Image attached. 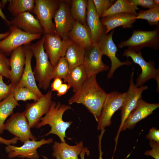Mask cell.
<instances>
[{"label": "cell", "instance_id": "1", "mask_svg": "<svg viewBox=\"0 0 159 159\" xmlns=\"http://www.w3.org/2000/svg\"><path fill=\"white\" fill-rule=\"evenodd\" d=\"M96 76L88 78L81 88L69 99L70 105L82 104L94 117L97 122L107 93L98 84Z\"/></svg>", "mask_w": 159, "mask_h": 159}, {"label": "cell", "instance_id": "2", "mask_svg": "<svg viewBox=\"0 0 159 159\" xmlns=\"http://www.w3.org/2000/svg\"><path fill=\"white\" fill-rule=\"evenodd\" d=\"M71 109L69 105L62 104L59 102L56 103L53 101L48 112L42 118L36 127L39 129L46 125H49L51 127V130L45 136L50 134H55L59 138L61 142H65L66 131L72 122L64 121L62 117L66 111Z\"/></svg>", "mask_w": 159, "mask_h": 159}, {"label": "cell", "instance_id": "3", "mask_svg": "<svg viewBox=\"0 0 159 159\" xmlns=\"http://www.w3.org/2000/svg\"><path fill=\"white\" fill-rule=\"evenodd\" d=\"M44 34L39 41L30 47L35 59L36 64L33 71L35 80L39 88L46 90L50 85V77L53 67L44 49Z\"/></svg>", "mask_w": 159, "mask_h": 159}, {"label": "cell", "instance_id": "4", "mask_svg": "<svg viewBox=\"0 0 159 159\" xmlns=\"http://www.w3.org/2000/svg\"><path fill=\"white\" fill-rule=\"evenodd\" d=\"M59 2L56 0H35L32 13L35 15L36 18L42 27L44 34H56L52 19Z\"/></svg>", "mask_w": 159, "mask_h": 159}, {"label": "cell", "instance_id": "5", "mask_svg": "<svg viewBox=\"0 0 159 159\" xmlns=\"http://www.w3.org/2000/svg\"><path fill=\"white\" fill-rule=\"evenodd\" d=\"M159 27L153 31L134 30L131 36L127 40L122 41L118 45L121 48L127 46L138 52L145 47L158 49L159 44Z\"/></svg>", "mask_w": 159, "mask_h": 159}, {"label": "cell", "instance_id": "6", "mask_svg": "<svg viewBox=\"0 0 159 159\" xmlns=\"http://www.w3.org/2000/svg\"><path fill=\"white\" fill-rule=\"evenodd\" d=\"M123 56L128 58L130 57L133 62L140 67L141 73L138 76L136 80L135 85L138 87L143 86L145 82L152 78L154 79L157 84V90L159 91V69L155 67L153 61L146 62L143 58L140 51L136 52L129 47L125 50Z\"/></svg>", "mask_w": 159, "mask_h": 159}, {"label": "cell", "instance_id": "7", "mask_svg": "<svg viewBox=\"0 0 159 159\" xmlns=\"http://www.w3.org/2000/svg\"><path fill=\"white\" fill-rule=\"evenodd\" d=\"M9 34L0 41V50L7 55H11L16 49L30 44L34 40L41 39L42 34H32L26 32L13 25L9 27Z\"/></svg>", "mask_w": 159, "mask_h": 159}, {"label": "cell", "instance_id": "8", "mask_svg": "<svg viewBox=\"0 0 159 159\" xmlns=\"http://www.w3.org/2000/svg\"><path fill=\"white\" fill-rule=\"evenodd\" d=\"M44 35V49L53 67L60 58L64 57L67 49L72 41L67 36L62 38L56 34Z\"/></svg>", "mask_w": 159, "mask_h": 159}, {"label": "cell", "instance_id": "9", "mask_svg": "<svg viewBox=\"0 0 159 159\" xmlns=\"http://www.w3.org/2000/svg\"><path fill=\"white\" fill-rule=\"evenodd\" d=\"M126 92L116 91L107 94L100 116L98 119L97 129L101 130L111 124V118L116 111L122 106Z\"/></svg>", "mask_w": 159, "mask_h": 159}, {"label": "cell", "instance_id": "10", "mask_svg": "<svg viewBox=\"0 0 159 159\" xmlns=\"http://www.w3.org/2000/svg\"><path fill=\"white\" fill-rule=\"evenodd\" d=\"M134 72H132L130 80V85L126 92L122 104L120 108L121 112V122L116 137L115 138V147H116L121 129L129 114L134 108L138 101L141 97L143 92L148 88L146 85L138 87L134 84L133 80Z\"/></svg>", "mask_w": 159, "mask_h": 159}, {"label": "cell", "instance_id": "11", "mask_svg": "<svg viewBox=\"0 0 159 159\" xmlns=\"http://www.w3.org/2000/svg\"><path fill=\"white\" fill-rule=\"evenodd\" d=\"M52 91H49L38 100L28 103L23 112L30 128L36 127L43 116L48 112L53 102Z\"/></svg>", "mask_w": 159, "mask_h": 159}, {"label": "cell", "instance_id": "12", "mask_svg": "<svg viewBox=\"0 0 159 159\" xmlns=\"http://www.w3.org/2000/svg\"><path fill=\"white\" fill-rule=\"evenodd\" d=\"M30 129L23 112L13 114L4 125V130L18 138L23 143L29 140H37Z\"/></svg>", "mask_w": 159, "mask_h": 159}, {"label": "cell", "instance_id": "13", "mask_svg": "<svg viewBox=\"0 0 159 159\" xmlns=\"http://www.w3.org/2000/svg\"><path fill=\"white\" fill-rule=\"evenodd\" d=\"M53 142L52 138L47 140L43 138L39 141L35 140H29L19 147L10 145H6L5 149L8 153L9 158L11 159L18 157L21 158L38 159L39 157L37 149L44 145L49 144Z\"/></svg>", "mask_w": 159, "mask_h": 159}, {"label": "cell", "instance_id": "14", "mask_svg": "<svg viewBox=\"0 0 159 159\" xmlns=\"http://www.w3.org/2000/svg\"><path fill=\"white\" fill-rule=\"evenodd\" d=\"M114 30L108 34H103L100 38L97 44L98 47L103 55L107 56L111 61V67L107 74L108 78H111L115 70L124 65H130L132 62L128 59L121 62L116 56L117 48L112 39Z\"/></svg>", "mask_w": 159, "mask_h": 159}, {"label": "cell", "instance_id": "15", "mask_svg": "<svg viewBox=\"0 0 159 159\" xmlns=\"http://www.w3.org/2000/svg\"><path fill=\"white\" fill-rule=\"evenodd\" d=\"M69 1H60L53 19L56 33L62 38L67 36L75 21L70 10Z\"/></svg>", "mask_w": 159, "mask_h": 159}, {"label": "cell", "instance_id": "16", "mask_svg": "<svg viewBox=\"0 0 159 159\" xmlns=\"http://www.w3.org/2000/svg\"><path fill=\"white\" fill-rule=\"evenodd\" d=\"M103 55L97 44H93L91 47L85 50L82 65L87 78L109 69L110 67L102 62Z\"/></svg>", "mask_w": 159, "mask_h": 159}, {"label": "cell", "instance_id": "17", "mask_svg": "<svg viewBox=\"0 0 159 159\" xmlns=\"http://www.w3.org/2000/svg\"><path fill=\"white\" fill-rule=\"evenodd\" d=\"M159 107V103H148L143 100L141 97L134 108L128 116L121 132L127 129H132L137 123L152 114L153 111Z\"/></svg>", "mask_w": 159, "mask_h": 159}, {"label": "cell", "instance_id": "18", "mask_svg": "<svg viewBox=\"0 0 159 159\" xmlns=\"http://www.w3.org/2000/svg\"><path fill=\"white\" fill-rule=\"evenodd\" d=\"M30 44L24 45L26 54V62L22 77L15 87H24L32 90L39 98L43 94L37 85L31 66V61L33 55Z\"/></svg>", "mask_w": 159, "mask_h": 159}, {"label": "cell", "instance_id": "19", "mask_svg": "<svg viewBox=\"0 0 159 159\" xmlns=\"http://www.w3.org/2000/svg\"><path fill=\"white\" fill-rule=\"evenodd\" d=\"M13 25L24 31L32 34L44 33L42 27L38 20L29 11L20 14L10 21Z\"/></svg>", "mask_w": 159, "mask_h": 159}, {"label": "cell", "instance_id": "20", "mask_svg": "<svg viewBox=\"0 0 159 159\" xmlns=\"http://www.w3.org/2000/svg\"><path fill=\"white\" fill-rule=\"evenodd\" d=\"M11 83L16 85L23 74L26 62V54L24 45L14 50L9 59Z\"/></svg>", "mask_w": 159, "mask_h": 159}, {"label": "cell", "instance_id": "21", "mask_svg": "<svg viewBox=\"0 0 159 159\" xmlns=\"http://www.w3.org/2000/svg\"><path fill=\"white\" fill-rule=\"evenodd\" d=\"M86 24L90 30L93 44H97L106 29L101 23L93 0H88Z\"/></svg>", "mask_w": 159, "mask_h": 159}, {"label": "cell", "instance_id": "22", "mask_svg": "<svg viewBox=\"0 0 159 159\" xmlns=\"http://www.w3.org/2000/svg\"><path fill=\"white\" fill-rule=\"evenodd\" d=\"M67 36L71 40L85 50L93 44L91 33L87 24H82L75 21Z\"/></svg>", "mask_w": 159, "mask_h": 159}, {"label": "cell", "instance_id": "23", "mask_svg": "<svg viewBox=\"0 0 159 159\" xmlns=\"http://www.w3.org/2000/svg\"><path fill=\"white\" fill-rule=\"evenodd\" d=\"M136 15L127 13H120L110 15L102 18L100 21L106 28L105 34L115 28L122 26L124 28H130L136 21Z\"/></svg>", "mask_w": 159, "mask_h": 159}, {"label": "cell", "instance_id": "24", "mask_svg": "<svg viewBox=\"0 0 159 159\" xmlns=\"http://www.w3.org/2000/svg\"><path fill=\"white\" fill-rule=\"evenodd\" d=\"M83 144L81 141L74 145H69L65 142L55 141L52 146V156L56 159H79Z\"/></svg>", "mask_w": 159, "mask_h": 159}, {"label": "cell", "instance_id": "25", "mask_svg": "<svg viewBox=\"0 0 159 159\" xmlns=\"http://www.w3.org/2000/svg\"><path fill=\"white\" fill-rule=\"evenodd\" d=\"M87 79L82 64L69 69L64 82L69 84L75 92L79 90Z\"/></svg>", "mask_w": 159, "mask_h": 159}, {"label": "cell", "instance_id": "26", "mask_svg": "<svg viewBox=\"0 0 159 159\" xmlns=\"http://www.w3.org/2000/svg\"><path fill=\"white\" fill-rule=\"evenodd\" d=\"M85 50L73 41L68 47L64 57L69 69L82 64Z\"/></svg>", "mask_w": 159, "mask_h": 159}, {"label": "cell", "instance_id": "27", "mask_svg": "<svg viewBox=\"0 0 159 159\" xmlns=\"http://www.w3.org/2000/svg\"><path fill=\"white\" fill-rule=\"evenodd\" d=\"M20 105L14 99L12 92L0 102V135L4 130V125L6 118L13 114L14 109Z\"/></svg>", "mask_w": 159, "mask_h": 159}, {"label": "cell", "instance_id": "28", "mask_svg": "<svg viewBox=\"0 0 159 159\" xmlns=\"http://www.w3.org/2000/svg\"><path fill=\"white\" fill-rule=\"evenodd\" d=\"M138 6L132 4L130 0H118L100 16L102 18L108 16L120 13H127L137 15Z\"/></svg>", "mask_w": 159, "mask_h": 159}, {"label": "cell", "instance_id": "29", "mask_svg": "<svg viewBox=\"0 0 159 159\" xmlns=\"http://www.w3.org/2000/svg\"><path fill=\"white\" fill-rule=\"evenodd\" d=\"M71 4L70 12L75 20L86 24L88 0H72Z\"/></svg>", "mask_w": 159, "mask_h": 159}, {"label": "cell", "instance_id": "30", "mask_svg": "<svg viewBox=\"0 0 159 159\" xmlns=\"http://www.w3.org/2000/svg\"><path fill=\"white\" fill-rule=\"evenodd\" d=\"M9 2L8 9L14 17L22 13L29 11L32 12L34 9V0H11Z\"/></svg>", "mask_w": 159, "mask_h": 159}, {"label": "cell", "instance_id": "31", "mask_svg": "<svg viewBox=\"0 0 159 159\" xmlns=\"http://www.w3.org/2000/svg\"><path fill=\"white\" fill-rule=\"evenodd\" d=\"M12 93L14 99L17 102L30 100L36 101L39 98L32 90L24 87H15Z\"/></svg>", "mask_w": 159, "mask_h": 159}, {"label": "cell", "instance_id": "32", "mask_svg": "<svg viewBox=\"0 0 159 159\" xmlns=\"http://www.w3.org/2000/svg\"><path fill=\"white\" fill-rule=\"evenodd\" d=\"M136 19L145 20L150 25L158 26L159 21V7L146 10H140L137 14Z\"/></svg>", "mask_w": 159, "mask_h": 159}, {"label": "cell", "instance_id": "33", "mask_svg": "<svg viewBox=\"0 0 159 159\" xmlns=\"http://www.w3.org/2000/svg\"><path fill=\"white\" fill-rule=\"evenodd\" d=\"M69 70V66L65 58L64 57H61L53 67L50 77V80L57 77L64 80Z\"/></svg>", "mask_w": 159, "mask_h": 159}, {"label": "cell", "instance_id": "34", "mask_svg": "<svg viewBox=\"0 0 159 159\" xmlns=\"http://www.w3.org/2000/svg\"><path fill=\"white\" fill-rule=\"evenodd\" d=\"M0 75L11 80L10 67L9 59L0 50Z\"/></svg>", "mask_w": 159, "mask_h": 159}, {"label": "cell", "instance_id": "35", "mask_svg": "<svg viewBox=\"0 0 159 159\" xmlns=\"http://www.w3.org/2000/svg\"><path fill=\"white\" fill-rule=\"evenodd\" d=\"M97 14L100 17L114 4V1L109 0H93Z\"/></svg>", "mask_w": 159, "mask_h": 159}, {"label": "cell", "instance_id": "36", "mask_svg": "<svg viewBox=\"0 0 159 159\" xmlns=\"http://www.w3.org/2000/svg\"><path fill=\"white\" fill-rule=\"evenodd\" d=\"M3 77L0 75V102L8 97L15 87V86L11 83L9 85L4 83Z\"/></svg>", "mask_w": 159, "mask_h": 159}, {"label": "cell", "instance_id": "37", "mask_svg": "<svg viewBox=\"0 0 159 159\" xmlns=\"http://www.w3.org/2000/svg\"><path fill=\"white\" fill-rule=\"evenodd\" d=\"M149 144L152 149L146 151L145 155L150 156L155 159H159V142L150 140Z\"/></svg>", "mask_w": 159, "mask_h": 159}, {"label": "cell", "instance_id": "38", "mask_svg": "<svg viewBox=\"0 0 159 159\" xmlns=\"http://www.w3.org/2000/svg\"><path fill=\"white\" fill-rule=\"evenodd\" d=\"M130 1L134 5L149 9L158 7L156 5L154 0H130Z\"/></svg>", "mask_w": 159, "mask_h": 159}, {"label": "cell", "instance_id": "39", "mask_svg": "<svg viewBox=\"0 0 159 159\" xmlns=\"http://www.w3.org/2000/svg\"><path fill=\"white\" fill-rule=\"evenodd\" d=\"M147 139L159 142V130L156 127H152L146 135Z\"/></svg>", "mask_w": 159, "mask_h": 159}, {"label": "cell", "instance_id": "40", "mask_svg": "<svg viewBox=\"0 0 159 159\" xmlns=\"http://www.w3.org/2000/svg\"><path fill=\"white\" fill-rule=\"evenodd\" d=\"M51 85V91L57 92L58 90L63 84L62 79L59 78H55Z\"/></svg>", "mask_w": 159, "mask_h": 159}, {"label": "cell", "instance_id": "41", "mask_svg": "<svg viewBox=\"0 0 159 159\" xmlns=\"http://www.w3.org/2000/svg\"><path fill=\"white\" fill-rule=\"evenodd\" d=\"M71 87L67 83H63L57 91V95L59 97L65 94Z\"/></svg>", "mask_w": 159, "mask_h": 159}, {"label": "cell", "instance_id": "42", "mask_svg": "<svg viewBox=\"0 0 159 159\" xmlns=\"http://www.w3.org/2000/svg\"><path fill=\"white\" fill-rule=\"evenodd\" d=\"M19 140L18 138L14 137L10 139H6L0 136V143L6 145L16 144Z\"/></svg>", "mask_w": 159, "mask_h": 159}, {"label": "cell", "instance_id": "43", "mask_svg": "<svg viewBox=\"0 0 159 159\" xmlns=\"http://www.w3.org/2000/svg\"><path fill=\"white\" fill-rule=\"evenodd\" d=\"M104 132V131H101L100 134L98 136V148L99 153V159H103L102 155L103 152L102 151L101 149V141Z\"/></svg>", "mask_w": 159, "mask_h": 159}, {"label": "cell", "instance_id": "44", "mask_svg": "<svg viewBox=\"0 0 159 159\" xmlns=\"http://www.w3.org/2000/svg\"><path fill=\"white\" fill-rule=\"evenodd\" d=\"M86 153L87 155L90 154V152L88 148L86 147L83 148L80 155L81 159H85V154Z\"/></svg>", "mask_w": 159, "mask_h": 159}, {"label": "cell", "instance_id": "45", "mask_svg": "<svg viewBox=\"0 0 159 159\" xmlns=\"http://www.w3.org/2000/svg\"><path fill=\"white\" fill-rule=\"evenodd\" d=\"M0 17L9 25H10V21L8 20L2 10L1 2L0 1Z\"/></svg>", "mask_w": 159, "mask_h": 159}, {"label": "cell", "instance_id": "46", "mask_svg": "<svg viewBox=\"0 0 159 159\" xmlns=\"http://www.w3.org/2000/svg\"><path fill=\"white\" fill-rule=\"evenodd\" d=\"M10 34L9 31L4 33H0V40L3 39L6 37Z\"/></svg>", "mask_w": 159, "mask_h": 159}, {"label": "cell", "instance_id": "47", "mask_svg": "<svg viewBox=\"0 0 159 159\" xmlns=\"http://www.w3.org/2000/svg\"><path fill=\"white\" fill-rule=\"evenodd\" d=\"M8 1V0H2L1 1V8L2 9L4 7L5 5Z\"/></svg>", "mask_w": 159, "mask_h": 159}, {"label": "cell", "instance_id": "48", "mask_svg": "<svg viewBox=\"0 0 159 159\" xmlns=\"http://www.w3.org/2000/svg\"><path fill=\"white\" fill-rule=\"evenodd\" d=\"M155 3L157 6H159V1L158 0H154Z\"/></svg>", "mask_w": 159, "mask_h": 159}]
</instances>
